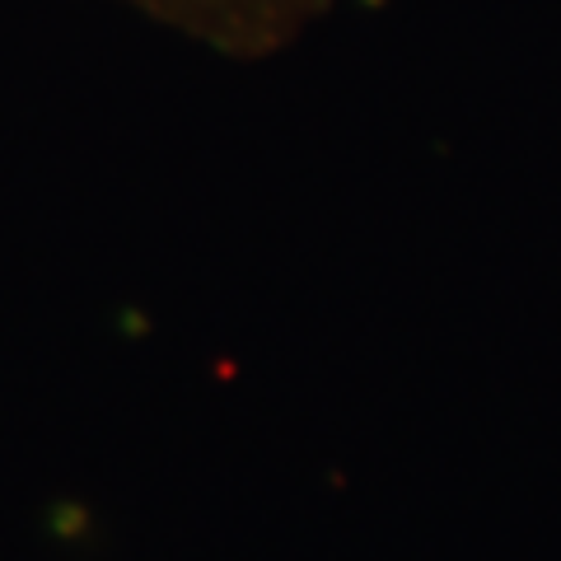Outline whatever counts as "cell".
I'll return each mask as SVG.
<instances>
[{"mask_svg":"<svg viewBox=\"0 0 561 561\" xmlns=\"http://www.w3.org/2000/svg\"><path fill=\"white\" fill-rule=\"evenodd\" d=\"M131 5L230 57H267L300 38L305 24L319 20L332 0H131Z\"/></svg>","mask_w":561,"mask_h":561,"instance_id":"cell-1","label":"cell"}]
</instances>
